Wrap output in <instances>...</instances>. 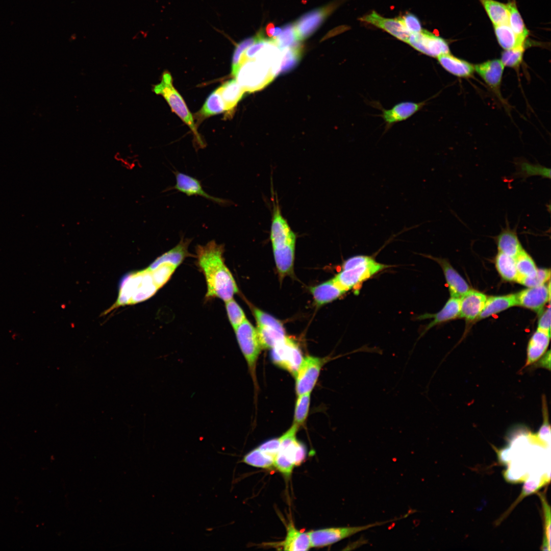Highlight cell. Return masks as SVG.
Masks as SVG:
<instances>
[{"label": "cell", "mask_w": 551, "mask_h": 551, "mask_svg": "<svg viewBox=\"0 0 551 551\" xmlns=\"http://www.w3.org/2000/svg\"><path fill=\"white\" fill-rule=\"evenodd\" d=\"M497 270L501 277L508 281H517L518 277L515 258L498 252L495 259Z\"/></svg>", "instance_id": "1f68e13d"}, {"label": "cell", "mask_w": 551, "mask_h": 551, "mask_svg": "<svg viewBox=\"0 0 551 551\" xmlns=\"http://www.w3.org/2000/svg\"><path fill=\"white\" fill-rule=\"evenodd\" d=\"M460 299L459 317L471 321L478 318L484 308L487 297L479 291L469 290Z\"/></svg>", "instance_id": "e0dca14e"}, {"label": "cell", "mask_w": 551, "mask_h": 551, "mask_svg": "<svg viewBox=\"0 0 551 551\" xmlns=\"http://www.w3.org/2000/svg\"><path fill=\"white\" fill-rule=\"evenodd\" d=\"M271 358L275 364L287 370L294 377L304 359L297 344L286 336L271 348Z\"/></svg>", "instance_id": "30bf717a"}, {"label": "cell", "mask_w": 551, "mask_h": 551, "mask_svg": "<svg viewBox=\"0 0 551 551\" xmlns=\"http://www.w3.org/2000/svg\"><path fill=\"white\" fill-rule=\"evenodd\" d=\"M298 427L293 424L280 438L279 450L274 458V466L289 477L295 466L299 465L306 457L305 446L296 438Z\"/></svg>", "instance_id": "3957f363"}, {"label": "cell", "mask_w": 551, "mask_h": 551, "mask_svg": "<svg viewBox=\"0 0 551 551\" xmlns=\"http://www.w3.org/2000/svg\"><path fill=\"white\" fill-rule=\"evenodd\" d=\"M495 33L499 45L505 49L523 46L508 24L494 26Z\"/></svg>", "instance_id": "836d02e7"}, {"label": "cell", "mask_w": 551, "mask_h": 551, "mask_svg": "<svg viewBox=\"0 0 551 551\" xmlns=\"http://www.w3.org/2000/svg\"><path fill=\"white\" fill-rule=\"evenodd\" d=\"M280 438H274L261 444L258 448L262 452L275 458L280 448Z\"/></svg>", "instance_id": "7dc6e473"}, {"label": "cell", "mask_w": 551, "mask_h": 551, "mask_svg": "<svg viewBox=\"0 0 551 551\" xmlns=\"http://www.w3.org/2000/svg\"><path fill=\"white\" fill-rule=\"evenodd\" d=\"M274 460L273 457L257 447L247 453L241 462L254 467L268 469L274 466Z\"/></svg>", "instance_id": "e575fe53"}, {"label": "cell", "mask_w": 551, "mask_h": 551, "mask_svg": "<svg viewBox=\"0 0 551 551\" xmlns=\"http://www.w3.org/2000/svg\"><path fill=\"white\" fill-rule=\"evenodd\" d=\"M198 265L205 277L208 299L219 298L226 302L233 298L238 288L224 263L223 244L211 240L196 247Z\"/></svg>", "instance_id": "6da1fadb"}, {"label": "cell", "mask_w": 551, "mask_h": 551, "mask_svg": "<svg viewBox=\"0 0 551 551\" xmlns=\"http://www.w3.org/2000/svg\"><path fill=\"white\" fill-rule=\"evenodd\" d=\"M550 275L549 269H539L533 277L520 278L516 282L528 287H536L545 284L549 279Z\"/></svg>", "instance_id": "f6af8a7d"}, {"label": "cell", "mask_w": 551, "mask_h": 551, "mask_svg": "<svg viewBox=\"0 0 551 551\" xmlns=\"http://www.w3.org/2000/svg\"><path fill=\"white\" fill-rule=\"evenodd\" d=\"M310 291L315 303L319 306L331 302L345 292L335 283L333 279L311 287Z\"/></svg>", "instance_id": "f1b7e54d"}, {"label": "cell", "mask_w": 551, "mask_h": 551, "mask_svg": "<svg viewBox=\"0 0 551 551\" xmlns=\"http://www.w3.org/2000/svg\"><path fill=\"white\" fill-rule=\"evenodd\" d=\"M153 90L156 94L164 97L172 110L190 128L197 143L200 146H204V143L197 132L192 114L182 97L174 88L169 72L164 73L160 83L154 87Z\"/></svg>", "instance_id": "8992f818"}, {"label": "cell", "mask_w": 551, "mask_h": 551, "mask_svg": "<svg viewBox=\"0 0 551 551\" xmlns=\"http://www.w3.org/2000/svg\"><path fill=\"white\" fill-rule=\"evenodd\" d=\"M498 252L515 258L523 249L515 230L503 229L496 238Z\"/></svg>", "instance_id": "d4e9b609"}, {"label": "cell", "mask_w": 551, "mask_h": 551, "mask_svg": "<svg viewBox=\"0 0 551 551\" xmlns=\"http://www.w3.org/2000/svg\"><path fill=\"white\" fill-rule=\"evenodd\" d=\"M429 258L436 261L442 267L451 297L460 298L470 290L467 282L447 261L432 257Z\"/></svg>", "instance_id": "ac0fdd59"}, {"label": "cell", "mask_w": 551, "mask_h": 551, "mask_svg": "<svg viewBox=\"0 0 551 551\" xmlns=\"http://www.w3.org/2000/svg\"><path fill=\"white\" fill-rule=\"evenodd\" d=\"M541 498H542V503H543V505L544 510V515H545V536L544 537V540H543V546L547 547V548L548 547L549 550H550V508H549V506L547 505V504L546 503L545 500L543 498V497H541ZM547 548H546V549H547Z\"/></svg>", "instance_id": "c3c4849f"}, {"label": "cell", "mask_w": 551, "mask_h": 551, "mask_svg": "<svg viewBox=\"0 0 551 551\" xmlns=\"http://www.w3.org/2000/svg\"><path fill=\"white\" fill-rule=\"evenodd\" d=\"M507 6L509 12L508 24L518 39L524 43L529 35V31L517 10L515 2H510Z\"/></svg>", "instance_id": "d6a6232c"}, {"label": "cell", "mask_w": 551, "mask_h": 551, "mask_svg": "<svg viewBox=\"0 0 551 551\" xmlns=\"http://www.w3.org/2000/svg\"><path fill=\"white\" fill-rule=\"evenodd\" d=\"M225 111L222 98L216 89L207 98L199 111V115L203 117L219 114Z\"/></svg>", "instance_id": "74e56055"}, {"label": "cell", "mask_w": 551, "mask_h": 551, "mask_svg": "<svg viewBox=\"0 0 551 551\" xmlns=\"http://www.w3.org/2000/svg\"><path fill=\"white\" fill-rule=\"evenodd\" d=\"M176 179V184L167 188L166 191L176 190L188 196H199L220 206H229L232 202L228 199L215 197L207 193L203 189L201 182L197 179L184 173L173 172Z\"/></svg>", "instance_id": "5bb4252c"}, {"label": "cell", "mask_w": 551, "mask_h": 551, "mask_svg": "<svg viewBox=\"0 0 551 551\" xmlns=\"http://www.w3.org/2000/svg\"><path fill=\"white\" fill-rule=\"evenodd\" d=\"M224 302L229 321L235 330L246 319L245 314L233 298Z\"/></svg>", "instance_id": "60d3db41"}, {"label": "cell", "mask_w": 551, "mask_h": 551, "mask_svg": "<svg viewBox=\"0 0 551 551\" xmlns=\"http://www.w3.org/2000/svg\"><path fill=\"white\" fill-rule=\"evenodd\" d=\"M517 306H521L538 313L550 299V283L528 288L516 294Z\"/></svg>", "instance_id": "9a60e30c"}, {"label": "cell", "mask_w": 551, "mask_h": 551, "mask_svg": "<svg viewBox=\"0 0 551 551\" xmlns=\"http://www.w3.org/2000/svg\"><path fill=\"white\" fill-rule=\"evenodd\" d=\"M217 90L223 101L225 111L232 112L245 91L235 79L224 83Z\"/></svg>", "instance_id": "83f0119b"}, {"label": "cell", "mask_w": 551, "mask_h": 551, "mask_svg": "<svg viewBox=\"0 0 551 551\" xmlns=\"http://www.w3.org/2000/svg\"><path fill=\"white\" fill-rule=\"evenodd\" d=\"M361 21L370 23L382 29L398 39L408 42L410 33L397 19L382 17L375 11L360 18Z\"/></svg>", "instance_id": "2e32d148"}, {"label": "cell", "mask_w": 551, "mask_h": 551, "mask_svg": "<svg viewBox=\"0 0 551 551\" xmlns=\"http://www.w3.org/2000/svg\"><path fill=\"white\" fill-rule=\"evenodd\" d=\"M160 289L147 268L134 273L123 281L116 306L134 304L152 296Z\"/></svg>", "instance_id": "277c9868"}, {"label": "cell", "mask_w": 551, "mask_h": 551, "mask_svg": "<svg viewBox=\"0 0 551 551\" xmlns=\"http://www.w3.org/2000/svg\"><path fill=\"white\" fill-rule=\"evenodd\" d=\"M274 25L272 22L268 23L265 27L266 35L269 38H272L274 32Z\"/></svg>", "instance_id": "816d5d0a"}, {"label": "cell", "mask_w": 551, "mask_h": 551, "mask_svg": "<svg viewBox=\"0 0 551 551\" xmlns=\"http://www.w3.org/2000/svg\"><path fill=\"white\" fill-rule=\"evenodd\" d=\"M460 311V299L451 297L445 303L443 307L435 314H424L417 317L419 320L427 318H433L428 324L420 335L422 337L430 329L441 323L453 319L459 316Z\"/></svg>", "instance_id": "d6986e66"}, {"label": "cell", "mask_w": 551, "mask_h": 551, "mask_svg": "<svg viewBox=\"0 0 551 551\" xmlns=\"http://www.w3.org/2000/svg\"><path fill=\"white\" fill-rule=\"evenodd\" d=\"M407 43L419 52L432 57L449 53L447 43L426 30L422 29L417 33L411 34Z\"/></svg>", "instance_id": "8fae6325"}, {"label": "cell", "mask_w": 551, "mask_h": 551, "mask_svg": "<svg viewBox=\"0 0 551 551\" xmlns=\"http://www.w3.org/2000/svg\"><path fill=\"white\" fill-rule=\"evenodd\" d=\"M541 367L550 369V351L546 353L539 363Z\"/></svg>", "instance_id": "f907efd6"}, {"label": "cell", "mask_w": 551, "mask_h": 551, "mask_svg": "<svg viewBox=\"0 0 551 551\" xmlns=\"http://www.w3.org/2000/svg\"><path fill=\"white\" fill-rule=\"evenodd\" d=\"M177 267L169 263H163L151 270L153 279L160 288L169 280Z\"/></svg>", "instance_id": "b9f144b4"}, {"label": "cell", "mask_w": 551, "mask_h": 551, "mask_svg": "<svg viewBox=\"0 0 551 551\" xmlns=\"http://www.w3.org/2000/svg\"><path fill=\"white\" fill-rule=\"evenodd\" d=\"M276 77L270 66L255 59L244 61L235 76L244 91L249 93L262 89Z\"/></svg>", "instance_id": "5b68a950"}, {"label": "cell", "mask_w": 551, "mask_h": 551, "mask_svg": "<svg viewBox=\"0 0 551 551\" xmlns=\"http://www.w3.org/2000/svg\"><path fill=\"white\" fill-rule=\"evenodd\" d=\"M504 66L501 60L494 59L477 64L474 68L489 86L496 90L502 81Z\"/></svg>", "instance_id": "603a6c76"}, {"label": "cell", "mask_w": 551, "mask_h": 551, "mask_svg": "<svg viewBox=\"0 0 551 551\" xmlns=\"http://www.w3.org/2000/svg\"><path fill=\"white\" fill-rule=\"evenodd\" d=\"M323 363V359L317 357L307 356L304 358L295 377L298 395L311 392Z\"/></svg>", "instance_id": "7c38bea8"}, {"label": "cell", "mask_w": 551, "mask_h": 551, "mask_svg": "<svg viewBox=\"0 0 551 551\" xmlns=\"http://www.w3.org/2000/svg\"><path fill=\"white\" fill-rule=\"evenodd\" d=\"M298 396L295 407L294 424L299 427L304 423L308 416L310 402V392Z\"/></svg>", "instance_id": "ab89813d"}, {"label": "cell", "mask_w": 551, "mask_h": 551, "mask_svg": "<svg viewBox=\"0 0 551 551\" xmlns=\"http://www.w3.org/2000/svg\"><path fill=\"white\" fill-rule=\"evenodd\" d=\"M515 306H517L516 294L489 297L478 318H487Z\"/></svg>", "instance_id": "484cf974"}, {"label": "cell", "mask_w": 551, "mask_h": 551, "mask_svg": "<svg viewBox=\"0 0 551 551\" xmlns=\"http://www.w3.org/2000/svg\"><path fill=\"white\" fill-rule=\"evenodd\" d=\"M286 535L283 541L277 543L284 550H308L311 547L308 533L302 532L295 527L292 522L287 526Z\"/></svg>", "instance_id": "7402d4cb"}, {"label": "cell", "mask_w": 551, "mask_h": 551, "mask_svg": "<svg viewBox=\"0 0 551 551\" xmlns=\"http://www.w3.org/2000/svg\"><path fill=\"white\" fill-rule=\"evenodd\" d=\"M257 38L258 35L257 34H256V35L254 36L244 39L236 46L232 59L231 70L232 76L235 77L239 67L240 59L242 54L248 47L256 42Z\"/></svg>", "instance_id": "7bdbcfd3"}, {"label": "cell", "mask_w": 551, "mask_h": 551, "mask_svg": "<svg viewBox=\"0 0 551 551\" xmlns=\"http://www.w3.org/2000/svg\"><path fill=\"white\" fill-rule=\"evenodd\" d=\"M549 339L550 334L537 329L529 342L524 367L536 362L544 355L548 346Z\"/></svg>", "instance_id": "cb8c5ba5"}, {"label": "cell", "mask_w": 551, "mask_h": 551, "mask_svg": "<svg viewBox=\"0 0 551 551\" xmlns=\"http://www.w3.org/2000/svg\"><path fill=\"white\" fill-rule=\"evenodd\" d=\"M241 351L247 362L249 372L256 381V366L261 350L257 330L245 319L235 330Z\"/></svg>", "instance_id": "ba28073f"}, {"label": "cell", "mask_w": 551, "mask_h": 551, "mask_svg": "<svg viewBox=\"0 0 551 551\" xmlns=\"http://www.w3.org/2000/svg\"><path fill=\"white\" fill-rule=\"evenodd\" d=\"M254 314L257 322V333L261 346L272 348L286 337L282 323L261 310L255 308Z\"/></svg>", "instance_id": "9c48e42d"}, {"label": "cell", "mask_w": 551, "mask_h": 551, "mask_svg": "<svg viewBox=\"0 0 551 551\" xmlns=\"http://www.w3.org/2000/svg\"><path fill=\"white\" fill-rule=\"evenodd\" d=\"M524 49L523 45L506 49L502 55L501 61L504 66L518 67L522 62Z\"/></svg>", "instance_id": "ee69618b"}, {"label": "cell", "mask_w": 551, "mask_h": 551, "mask_svg": "<svg viewBox=\"0 0 551 551\" xmlns=\"http://www.w3.org/2000/svg\"><path fill=\"white\" fill-rule=\"evenodd\" d=\"M538 329L550 334V309L549 306L540 317L538 321Z\"/></svg>", "instance_id": "681fc988"}, {"label": "cell", "mask_w": 551, "mask_h": 551, "mask_svg": "<svg viewBox=\"0 0 551 551\" xmlns=\"http://www.w3.org/2000/svg\"><path fill=\"white\" fill-rule=\"evenodd\" d=\"M515 260L518 279L531 278L536 274L538 269L532 258L524 250L522 249Z\"/></svg>", "instance_id": "d590c367"}, {"label": "cell", "mask_w": 551, "mask_h": 551, "mask_svg": "<svg viewBox=\"0 0 551 551\" xmlns=\"http://www.w3.org/2000/svg\"><path fill=\"white\" fill-rule=\"evenodd\" d=\"M406 517V515H405L402 517L396 518L385 521L377 522L364 525L329 528L311 531L307 533L310 538L311 547H322L335 543L363 531L376 526L382 525Z\"/></svg>", "instance_id": "52a82bcc"}, {"label": "cell", "mask_w": 551, "mask_h": 551, "mask_svg": "<svg viewBox=\"0 0 551 551\" xmlns=\"http://www.w3.org/2000/svg\"><path fill=\"white\" fill-rule=\"evenodd\" d=\"M191 240V239L182 236L174 247L157 258L147 268L149 270H153L163 263H169L177 267L186 257L191 256L188 251Z\"/></svg>", "instance_id": "ffe728a7"}, {"label": "cell", "mask_w": 551, "mask_h": 551, "mask_svg": "<svg viewBox=\"0 0 551 551\" xmlns=\"http://www.w3.org/2000/svg\"><path fill=\"white\" fill-rule=\"evenodd\" d=\"M302 46L299 43L282 51L280 72L292 69L299 61L302 54Z\"/></svg>", "instance_id": "8d00e7d4"}, {"label": "cell", "mask_w": 551, "mask_h": 551, "mask_svg": "<svg viewBox=\"0 0 551 551\" xmlns=\"http://www.w3.org/2000/svg\"><path fill=\"white\" fill-rule=\"evenodd\" d=\"M397 19L410 34L419 33L422 30L419 20L413 14L407 13L403 16L398 17Z\"/></svg>", "instance_id": "bcb514c9"}, {"label": "cell", "mask_w": 551, "mask_h": 551, "mask_svg": "<svg viewBox=\"0 0 551 551\" xmlns=\"http://www.w3.org/2000/svg\"><path fill=\"white\" fill-rule=\"evenodd\" d=\"M437 59L440 65L446 71L459 77H469L474 70V66L470 63L449 53L441 55Z\"/></svg>", "instance_id": "4316f807"}, {"label": "cell", "mask_w": 551, "mask_h": 551, "mask_svg": "<svg viewBox=\"0 0 551 551\" xmlns=\"http://www.w3.org/2000/svg\"><path fill=\"white\" fill-rule=\"evenodd\" d=\"M295 244L279 249H273L274 258L279 274L283 277L293 269Z\"/></svg>", "instance_id": "f546056e"}, {"label": "cell", "mask_w": 551, "mask_h": 551, "mask_svg": "<svg viewBox=\"0 0 551 551\" xmlns=\"http://www.w3.org/2000/svg\"><path fill=\"white\" fill-rule=\"evenodd\" d=\"M334 8V5H329L312 10L301 16L293 23L297 40L302 41L312 35Z\"/></svg>", "instance_id": "4fadbf2b"}, {"label": "cell", "mask_w": 551, "mask_h": 551, "mask_svg": "<svg viewBox=\"0 0 551 551\" xmlns=\"http://www.w3.org/2000/svg\"><path fill=\"white\" fill-rule=\"evenodd\" d=\"M485 8L494 26L508 24L507 5L494 0H479Z\"/></svg>", "instance_id": "4dcf8cb0"}, {"label": "cell", "mask_w": 551, "mask_h": 551, "mask_svg": "<svg viewBox=\"0 0 551 551\" xmlns=\"http://www.w3.org/2000/svg\"><path fill=\"white\" fill-rule=\"evenodd\" d=\"M273 40L281 51L293 46L298 43L293 23L290 22L284 25L280 36Z\"/></svg>", "instance_id": "f35d334b"}, {"label": "cell", "mask_w": 551, "mask_h": 551, "mask_svg": "<svg viewBox=\"0 0 551 551\" xmlns=\"http://www.w3.org/2000/svg\"><path fill=\"white\" fill-rule=\"evenodd\" d=\"M282 31V29L280 27L275 28L274 32L271 39H275L280 36Z\"/></svg>", "instance_id": "f5cc1de1"}, {"label": "cell", "mask_w": 551, "mask_h": 551, "mask_svg": "<svg viewBox=\"0 0 551 551\" xmlns=\"http://www.w3.org/2000/svg\"><path fill=\"white\" fill-rule=\"evenodd\" d=\"M424 102L414 103L406 102L399 103L391 109L384 110L382 116L387 126L405 120L420 110L424 105Z\"/></svg>", "instance_id": "44dd1931"}, {"label": "cell", "mask_w": 551, "mask_h": 551, "mask_svg": "<svg viewBox=\"0 0 551 551\" xmlns=\"http://www.w3.org/2000/svg\"><path fill=\"white\" fill-rule=\"evenodd\" d=\"M389 267L377 262L372 256L356 255L345 261L342 270L333 279L345 292L356 290L363 282Z\"/></svg>", "instance_id": "7a4b0ae2"}]
</instances>
